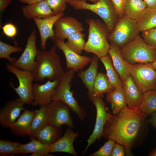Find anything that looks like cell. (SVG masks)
I'll use <instances>...</instances> for the list:
<instances>
[{
  "label": "cell",
  "mask_w": 156,
  "mask_h": 156,
  "mask_svg": "<svg viewBox=\"0 0 156 156\" xmlns=\"http://www.w3.org/2000/svg\"><path fill=\"white\" fill-rule=\"evenodd\" d=\"M106 99L111 104L113 115L118 113L127 105L123 88H115L113 91L107 93Z\"/></svg>",
  "instance_id": "obj_29"
},
{
  "label": "cell",
  "mask_w": 156,
  "mask_h": 156,
  "mask_svg": "<svg viewBox=\"0 0 156 156\" xmlns=\"http://www.w3.org/2000/svg\"><path fill=\"white\" fill-rule=\"evenodd\" d=\"M99 59L95 55H93L88 68L85 70L80 71L78 74L88 89L89 96L93 95L94 84L98 74Z\"/></svg>",
  "instance_id": "obj_23"
},
{
  "label": "cell",
  "mask_w": 156,
  "mask_h": 156,
  "mask_svg": "<svg viewBox=\"0 0 156 156\" xmlns=\"http://www.w3.org/2000/svg\"><path fill=\"white\" fill-rule=\"evenodd\" d=\"M69 108L67 105L61 101H52L48 105L47 110L48 124L58 128L65 125L73 128L74 125Z\"/></svg>",
  "instance_id": "obj_10"
},
{
  "label": "cell",
  "mask_w": 156,
  "mask_h": 156,
  "mask_svg": "<svg viewBox=\"0 0 156 156\" xmlns=\"http://www.w3.org/2000/svg\"><path fill=\"white\" fill-rule=\"evenodd\" d=\"M147 7L143 0H125L124 16L136 20Z\"/></svg>",
  "instance_id": "obj_27"
},
{
  "label": "cell",
  "mask_w": 156,
  "mask_h": 156,
  "mask_svg": "<svg viewBox=\"0 0 156 156\" xmlns=\"http://www.w3.org/2000/svg\"><path fill=\"white\" fill-rule=\"evenodd\" d=\"M125 155V149L124 146L116 142L112 150L110 156H124Z\"/></svg>",
  "instance_id": "obj_40"
},
{
  "label": "cell",
  "mask_w": 156,
  "mask_h": 156,
  "mask_svg": "<svg viewBox=\"0 0 156 156\" xmlns=\"http://www.w3.org/2000/svg\"><path fill=\"white\" fill-rule=\"evenodd\" d=\"M12 0H0V10L3 11L10 4Z\"/></svg>",
  "instance_id": "obj_42"
},
{
  "label": "cell",
  "mask_w": 156,
  "mask_h": 156,
  "mask_svg": "<svg viewBox=\"0 0 156 156\" xmlns=\"http://www.w3.org/2000/svg\"><path fill=\"white\" fill-rule=\"evenodd\" d=\"M54 42L56 47L64 53L66 61V70L72 69L75 72L82 70L91 60L87 56H82L69 48L64 40L55 39Z\"/></svg>",
  "instance_id": "obj_13"
},
{
  "label": "cell",
  "mask_w": 156,
  "mask_h": 156,
  "mask_svg": "<svg viewBox=\"0 0 156 156\" xmlns=\"http://www.w3.org/2000/svg\"><path fill=\"white\" fill-rule=\"evenodd\" d=\"M89 97L96 107V118L94 130L87 140L88 144L83 152L84 153L96 140H99L102 136L104 127L110 114L107 112L105 103L101 96H92Z\"/></svg>",
  "instance_id": "obj_12"
},
{
  "label": "cell",
  "mask_w": 156,
  "mask_h": 156,
  "mask_svg": "<svg viewBox=\"0 0 156 156\" xmlns=\"http://www.w3.org/2000/svg\"><path fill=\"white\" fill-rule=\"evenodd\" d=\"M151 64L153 67L156 70V59L154 62L151 63Z\"/></svg>",
  "instance_id": "obj_47"
},
{
  "label": "cell",
  "mask_w": 156,
  "mask_h": 156,
  "mask_svg": "<svg viewBox=\"0 0 156 156\" xmlns=\"http://www.w3.org/2000/svg\"><path fill=\"white\" fill-rule=\"evenodd\" d=\"M60 79L51 81L48 79L44 83L33 84L34 99L31 105L34 106L47 105L52 101L55 89L59 84Z\"/></svg>",
  "instance_id": "obj_14"
},
{
  "label": "cell",
  "mask_w": 156,
  "mask_h": 156,
  "mask_svg": "<svg viewBox=\"0 0 156 156\" xmlns=\"http://www.w3.org/2000/svg\"><path fill=\"white\" fill-rule=\"evenodd\" d=\"M35 138L31 139L29 143L21 144L18 148L19 153L26 154L32 153L31 156H49L50 146L44 144Z\"/></svg>",
  "instance_id": "obj_24"
},
{
  "label": "cell",
  "mask_w": 156,
  "mask_h": 156,
  "mask_svg": "<svg viewBox=\"0 0 156 156\" xmlns=\"http://www.w3.org/2000/svg\"><path fill=\"white\" fill-rule=\"evenodd\" d=\"M47 105L40 106L35 113L31 125L30 133L28 135L31 140L36 138L38 133L48 124L47 113Z\"/></svg>",
  "instance_id": "obj_25"
},
{
  "label": "cell",
  "mask_w": 156,
  "mask_h": 156,
  "mask_svg": "<svg viewBox=\"0 0 156 156\" xmlns=\"http://www.w3.org/2000/svg\"><path fill=\"white\" fill-rule=\"evenodd\" d=\"M49 6L55 15L63 12L66 8V0H46Z\"/></svg>",
  "instance_id": "obj_37"
},
{
  "label": "cell",
  "mask_w": 156,
  "mask_h": 156,
  "mask_svg": "<svg viewBox=\"0 0 156 156\" xmlns=\"http://www.w3.org/2000/svg\"><path fill=\"white\" fill-rule=\"evenodd\" d=\"M67 3L75 10H89L98 15L107 26L109 33L120 18L111 0H99L93 4L88 3L85 0H73Z\"/></svg>",
  "instance_id": "obj_5"
},
{
  "label": "cell",
  "mask_w": 156,
  "mask_h": 156,
  "mask_svg": "<svg viewBox=\"0 0 156 156\" xmlns=\"http://www.w3.org/2000/svg\"><path fill=\"white\" fill-rule=\"evenodd\" d=\"M21 144L17 142L0 140V155L13 156L19 153L18 148Z\"/></svg>",
  "instance_id": "obj_34"
},
{
  "label": "cell",
  "mask_w": 156,
  "mask_h": 156,
  "mask_svg": "<svg viewBox=\"0 0 156 156\" xmlns=\"http://www.w3.org/2000/svg\"><path fill=\"white\" fill-rule=\"evenodd\" d=\"M130 75L143 93L156 90V70L151 63L132 65Z\"/></svg>",
  "instance_id": "obj_9"
},
{
  "label": "cell",
  "mask_w": 156,
  "mask_h": 156,
  "mask_svg": "<svg viewBox=\"0 0 156 156\" xmlns=\"http://www.w3.org/2000/svg\"><path fill=\"white\" fill-rule=\"evenodd\" d=\"M115 88L106 75L99 73L94 84L92 96H101L104 93H107L113 91Z\"/></svg>",
  "instance_id": "obj_31"
},
{
  "label": "cell",
  "mask_w": 156,
  "mask_h": 156,
  "mask_svg": "<svg viewBox=\"0 0 156 156\" xmlns=\"http://www.w3.org/2000/svg\"><path fill=\"white\" fill-rule=\"evenodd\" d=\"M106 71V75L115 88L123 87V83L114 69L111 58L109 53L100 59Z\"/></svg>",
  "instance_id": "obj_32"
},
{
  "label": "cell",
  "mask_w": 156,
  "mask_h": 156,
  "mask_svg": "<svg viewBox=\"0 0 156 156\" xmlns=\"http://www.w3.org/2000/svg\"><path fill=\"white\" fill-rule=\"evenodd\" d=\"M142 36L146 43L156 49V27L142 32Z\"/></svg>",
  "instance_id": "obj_38"
},
{
  "label": "cell",
  "mask_w": 156,
  "mask_h": 156,
  "mask_svg": "<svg viewBox=\"0 0 156 156\" xmlns=\"http://www.w3.org/2000/svg\"><path fill=\"white\" fill-rule=\"evenodd\" d=\"M24 16L27 19L36 17L44 18L55 15L50 8L46 0L22 8Z\"/></svg>",
  "instance_id": "obj_22"
},
{
  "label": "cell",
  "mask_w": 156,
  "mask_h": 156,
  "mask_svg": "<svg viewBox=\"0 0 156 156\" xmlns=\"http://www.w3.org/2000/svg\"><path fill=\"white\" fill-rule=\"evenodd\" d=\"M62 12L44 18H33L39 31L40 37V47L41 49L45 50L47 40L50 38L54 41L55 40L53 27L57 20L64 16Z\"/></svg>",
  "instance_id": "obj_16"
},
{
  "label": "cell",
  "mask_w": 156,
  "mask_h": 156,
  "mask_svg": "<svg viewBox=\"0 0 156 156\" xmlns=\"http://www.w3.org/2000/svg\"><path fill=\"white\" fill-rule=\"evenodd\" d=\"M120 18L124 16L123 8L125 0H111Z\"/></svg>",
  "instance_id": "obj_41"
},
{
  "label": "cell",
  "mask_w": 156,
  "mask_h": 156,
  "mask_svg": "<svg viewBox=\"0 0 156 156\" xmlns=\"http://www.w3.org/2000/svg\"><path fill=\"white\" fill-rule=\"evenodd\" d=\"M146 3L147 7L156 8V0H143Z\"/></svg>",
  "instance_id": "obj_44"
},
{
  "label": "cell",
  "mask_w": 156,
  "mask_h": 156,
  "mask_svg": "<svg viewBox=\"0 0 156 156\" xmlns=\"http://www.w3.org/2000/svg\"><path fill=\"white\" fill-rule=\"evenodd\" d=\"M2 28L3 33L8 37L13 38L17 33V29L16 27L11 23H7Z\"/></svg>",
  "instance_id": "obj_39"
},
{
  "label": "cell",
  "mask_w": 156,
  "mask_h": 156,
  "mask_svg": "<svg viewBox=\"0 0 156 156\" xmlns=\"http://www.w3.org/2000/svg\"><path fill=\"white\" fill-rule=\"evenodd\" d=\"M85 36V35L81 32L75 33L67 38V41L66 43L70 49L80 55L84 50L86 42L84 40Z\"/></svg>",
  "instance_id": "obj_33"
},
{
  "label": "cell",
  "mask_w": 156,
  "mask_h": 156,
  "mask_svg": "<svg viewBox=\"0 0 156 156\" xmlns=\"http://www.w3.org/2000/svg\"><path fill=\"white\" fill-rule=\"evenodd\" d=\"M120 51L124 60L131 65L151 63L156 59V49L146 43L139 34Z\"/></svg>",
  "instance_id": "obj_4"
},
{
  "label": "cell",
  "mask_w": 156,
  "mask_h": 156,
  "mask_svg": "<svg viewBox=\"0 0 156 156\" xmlns=\"http://www.w3.org/2000/svg\"><path fill=\"white\" fill-rule=\"evenodd\" d=\"M78 135V133L75 132L71 128L68 129L63 136L50 146V152H65L77 156V154L74 149L73 143Z\"/></svg>",
  "instance_id": "obj_20"
},
{
  "label": "cell",
  "mask_w": 156,
  "mask_h": 156,
  "mask_svg": "<svg viewBox=\"0 0 156 156\" xmlns=\"http://www.w3.org/2000/svg\"><path fill=\"white\" fill-rule=\"evenodd\" d=\"M75 73L72 69L64 72L59 84L55 89L52 101L59 100L64 102L77 114L80 120H83L86 116L85 110L75 99L70 90L71 83Z\"/></svg>",
  "instance_id": "obj_6"
},
{
  "label": "cell",
  "mask_w": 156,
  "mask_h": 156,
  "mask_svg": "<svg viewBox=\"0 0 156 156\" xmlns=\"http://www.w3.org/2000/svg\"><path fill=\"white\" fill-rule=\"evenodd\" d=\"M136 21L140 32L156 27V8L147 7Z\"/></svg>",
  "instance_id": "obj_26"
},
{
  "label": "cell",
  "mask_w": 156,
  "mask_h": 156,
  "mask_svg": "<svg viewBox=\"0 0 156 156\" xmlns=\"http://www.w3.org/2000/svg\"><path fill=\"white\" fill-rule=\"evenodd\" d=\"M23 49L21 47H14L0 41V58L8 60L10 64L12 65L16 60V58L11 57L12 53L21 51Z\"/></svg>",
  "instance_id": "obj_35"
},
{
  "label": "cell",
  "mask_w": 156,
  "mask_h": 156,
  "mask_svg": "<svg viewBox=\"0 0 156 156\" xmlns=\"http://www.w3.org/2000/svg\"><path fill=\"white\" fill-rule=\"evenodd\" d=\"M55 44L48 51L38 49L36 61L37 65L32 72L34 80L42 82L45 79L51 81L60 79L65 72Z\"/></svg>",
  "instance_id": "obj_2"
},
{
  "label": "cell",
  "mask_w": 156,
  "mask_h": 156,
  "mask_svg": "<svg viewBox=\"0 0 156 156\" xmlns=\"http://www.w3.org/2000/svg\"><path fill=\"white\" fill-rule=\"evenodd\" d=\"M140 32L136 21L123 16L118 20L107 40L120 48L132 41Z\"/></svg>",
  "instance_id": "obj_7"
},
{
  "label": "cell",
  "mask_w": 156,
  "mask_h": 156,
  "mask_svg": "<svg viewBox=\"0 0 156 156\" xmlns=\"http://www.w3.org/2000/svg\"><path fill=\"white\" fill-rule=\"evenodd\" d=\"M36 110L29 111L25 109L16 121L10 127L12 131L19 136L28 135Z\"/></svg>",
  "instance_id": "obj_21"
},
{
  "label": "cell",
  "mask_w": 156,
  "mask_h": 156,
  "mask_svg": "<svg viewBox=\"0 0 156 156\" xmlns=\"http://www.w3.org/2000/svg\"><path fill=\"white\" fill-rule=\"evenodd\" d=\"M24 104L19 97L8 101L0 110V123L3 127L10 128L25 109Z\"/></svg>",
  "instance_id": "obj_17"
},
{
  "label": "cell",
  "mask_w": 156,
  "mask_h": 156,
  "mask_svg": "<svg viewBox=\"0 0 156 156\" xmlns=\"http://www.w3.org/2000/svg\"><path fill=\"white\" fill-rule=\"evenodd\" d=\"M150 116L148 119L149 122L156 128V112L152 114Z\"/></svg>",
  "instance_id": "obj_43"
},
{
  "label": "cell",
  "mask_w": 156,
  "mask_h": 156,
  "mask_svg": "<svg viewBox=\"0 0 156 156\" xmlns=\"http://www.w3.org/2000/svg\"><path fill=\"white\" fill-rule=\"evenodd\" d=\"M86 23L89 26L88 35L84 50L100 59L108 53L110 47L107 40L109 34L108 28L98 19H87Z\"/></svg>",
  "instance_id": "obj_3"
},
{
  "label": "cell",
  "mask_w": 156,
  "mask_h": 156,
  "mask_svg": "<svg viewBox=\"0 0 156 156\" xmlns=\"http://www.w3.org/2000/svg\"><path fill=\"white\" fill-rule=\"evenodd\" d=\"M71 0H66V2H67L68 1H71ZM88 0L92 1L94 3H96L99 0Z\"/></svg>",
  "instance_id": "obj_48"
},
{
  "label": "cell",
  "mask_w": 156,
  "mask_h": 156,
  "mask_svg": "<svg viewBox=\"0 0 156 156\" xmlns=\"http://www.w3.org/2000/svg\"><path fill=\"white\" fill-rule=\"evenodd\" d=\"M7 70L14 74L18 79L19 85L15 88L12 83L10 86L16 92L24 104H31L34 99L33 81L34 79L31 72L19 69L11 64H6Z\"/></svg>",
  "instance_id": "obj_8"
},
{
  "label": "cell",
  "mask_w": 156,
  "mask_h": 156,
  "mask_svg": "<svg viewBox=\"0 0 156 156\" xmlns=\"http://www.w3.org/2000/svg\"><path fill=\"white\" fill-rule=\"evenodd\" d=\"M138 109L147 117L156 112V90H150L143 93L142 100Z\"/></svg>",
  "instance_id": "obj_30"
},
{
  "label": "cell",
  "mask_w": 156,
  "mask_h": 156,
  "mask_svg": "<svg viewBox=\"0 0 156 156\" xmlns=\"http://www.w3.org/2000/svg\"><path fill=\"white\" fill-rule=\"evenodd\" d=\"M21 3H26L28 5H30L37 3L44 0H18Z\"/></svg>",
  "instance_id": "obj_45"
},
{
  "label": "cell",
  "mask_w": 156,
  "mask_h": 156,
  "mask_svg": "<svg viewBox=\"0 0 156 156\" xmlns=\"http://www.w3.org/2000/svg\"><path fill=\"white\" fill-rule=\"evenodd\" d=\"M123 83L127 105L131 108H138L142 100L143 93L139 89L130 75Z\"/></svg>",
  "instance_id": "obj_19"
},
{
  "label": "cell",
  "mask_w": 156,
  "mask_h": 156,
  "mask_svg": "<svg viewBox=\"0 0 156 156\" xmlns=\"http://www.w3.org/2000/svg\"><path fill=\"white\" fill-rule=\"evenodd\" d=\"M116 142L113 140L108 139L107 141L96 152L90 154V156H110L112 150Z\"/></svg>",
  "instance_id": "obj_36"
},
{
  "label": "cell",
  "mask_w": 156,
  "mask_h": 156,
  "mask_svg": "<svg viewBox=\"0 0 156 156\" xmlns=\"http://www.w3.org/2000/svg\"><path fill=\"white\" fill-rule=\"evenodd\" d=\"M108 53L112 59L114 69L123 81L130 75L132 65L124 60L121 55L120 48L113 42H111Z\"/></svg>",
  "instance_id": "obj_18"
},
{
  "label": "cell",
  "mask_w": 156,
  "mask_h": 156,
  "mask_svg": "<svg viewBox=\"0 0 156 156\" xmlns=\"http://www.w3.org/2000/svg\"><path fill=\"white\" fill-rule=\"evenodd\" d=\"M36 36L34 29L28 38L25 49L21 55L12 65L21 70L32 72L37 65L36 58L38 50L36 45Z\"/></svg>",
  "instance_id": "obj_11"
},
{
  "label": "cell",
  "mask_w": 156,
  "mask_h": 156,
  "mask_svg": "<svg viewBox=\"0 0 156 156\" xmlns=\"http://www.w3.org/2000/svg\"><path fill=\"white\" fill-rule=\"evenodd\" d=\"M55 38L64 40L71 34L83 30L82 23L72 16H62L58 19L54 26Z\"/></svg>",
  "instance_id": "obj_15"
},
{
  "label": "cell",
  "mask_w": 156,
  "mask_h": 156,
  "mask_svg": "<svg viewBox=\"0 0 156 156\" xmlns=\"http://www.w3.org/2000/svg\"><path fill=\"white\" fill-rule=\"evenodd\" d=\"M147 117L138 108L127 105L116 114L110 113L102 136L124 146L126 155H130L132 149L141 143L147 133Z\"/></svg>",
  "instance_id": "obj_1"
},
{
  "label": "cell",
  "mask_w": 156,
  "mask_h": 156,
  "mask_svg": "<svg viewBox=\"0 0 156 156\" xmlns=\"http://www.w3.org/2000/svg\"><path fill=\"white\" fill-rule=\"evenodd\" d=\"M150 156H156V148L152 150L149 154Z\"/></svg>",
  "instance_id": "obj_46"
},
{
  "label": "cell",
  "mask_w": 156,
  "mask_h": 156,
  "mask_svg": "<svg viewBox=\"0 0 156 156\" xmlns=\"http://www.w3.org/2000/svg\"><path fill=\"white\" fill-rule=\"evenodd\" d=\"M61 132L60 128L48 124L38 133L36 138L42 143L50 146L60 138Z\"/></svg>",
  "instance_id": "obj_28"
}]
</instances>
